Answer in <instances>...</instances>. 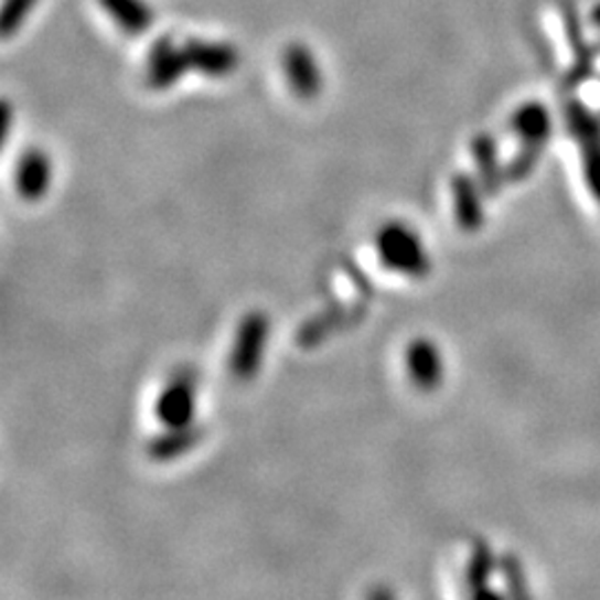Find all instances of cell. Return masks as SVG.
<instances>
[{
	"label": "cell",
	"mask_w": 600,
	"mask_h": 600,
	"mask_svg": "<svg viewBox=\"0 0 600 600\" xmlns=\"http://www.w3.org/2000/svg\"><path fill=\"white\" fill-rule=\"evenodd\" d=\"M376 249L387 269L411 278H422L431 271L429 254L422 249L418 234L403 223L385 225L376 238Z\"/></svg>",
	"instance_id": "6da1fadb"
},
{
	"label": "cell",
	"mask_w": 600,
	"mask_h": 600,
	"mask_svg": "<svg viewBox=\"0 0 600 600\" xmlns=\"http://www.w3.org/2000/svg\"><path fill=\"white\" fill-rule=\"evenodd\" d=\"M567 127L571 129L582 159L585 181L591 196L600 203V122L576 100L565 105Z\"/></svg>",
	"instance_id": "7a4b0ae2"
},
{
	"label": "cell",
	"mask_w": 600,
	"mask_h": 600,
	"mask_svg": "<svg viewBox=\"0 0 600 600\" xmlns=\"http://www.w3.org/2000/svg\"><path fill=\"white\" fill-rule=\"evenodd\" d=\"M267 339H269V319L262 312L247 314L238 328L236 343L229 356V369L238 381L256 378L262 363V350Z\"/></svg>",
	"instance_id": "3957f363"
},
{
	"label": "cell",
	"mask_w": 600,
	"mask_h": 600,
	"mask_svg": "<svg viewBox=\"0 0 600 600\" xmlns=\"http://www.w3.org/2000/svg\"><path fill=\"white\" fill-rule=\"evenodd\" d=\"M196 385L199 376L190 367H183L172 376L157 400V416L165 427L192 425L196 414Z\"/></svg>",
	"instance_id": "277c9868"
},
{
	"label": "cell",
	"mask_w": 600,
	"mask_h": 600,
	"mask_svg": "<svg viewBox=\"0 0 600 600\" xmlns=\"http://www.w3.org/2000/svg\"><path fill=\"white\" fill-rule=\"evenodd\" d=\"M282 69L298 98H317L323 89V72L306 43H289L282 52Z\"/></svg>",
	"instance_id": "5b68a950"
},
{
	"label": "cell",
	"mask_w": 600,
	"mask_h": 600,
	"mask_svg": "<svg viewBox=\"0 0 600 600\" xmlns=\"http://www.w3.org/2000/svg\"><path fill=\"white\" fill-rule=\"evenodd\" d=\"M190 61L185 56L183 45H176L172 36H161L147 58V85L152 89H170L174 87L188 72Z\"/></svg>",
	"instance_id": "8992f818"
},
{
	"label": "cell",
	"mask_w": 600,
	"mask_h": 600,
	"mask_svg": "<svg viewBox=\"0 0 600 600\" xmlns=\"http://www.w3.org/2000/svg\"><path fill=\"white\" fill-rule=\"evenodd\" d=\"M190 67L210 78H225L238 69L240 54L234 45L223 41L188 39L183 43Z\"/></svg>",
	"instance_id": "52a82bcc"
},
{
	"label": "cell",
	"mask_w": 600,
	"mask_h": 600,
	"mask_svg": "<svg viewBox=\"0 0 600 600\" xmlns=\"http://www.w3.org/2000/svg\"><path fill=\"white\" fill-rule=\"evenodd\" d=\"M365 306H330L323 314L310 319L303 328L298 330L296 334V343L306 350H312L321 343H325L334 332H343L350 330L354 325H358L365 319Z\"/></svg>",
	"instance_id": "ba28073f"
},
{
	"label": "cell",
	"mask_w": 600,
	"mask_h": 600,
	"mask_svg": "<svg viewBox=\"0 0 600 600\" xmlns=\"http://www.w3.org/2000/svg\"><path fill=\"white\" fill-rule=\"evenodd\" d=\"M452 196H454L457 223L461 225V229L468 234L481 232L485 225V205H483L485 192L481 183L474 176L459 172L452 179Z\"/></svg>",
	"instance_id": "9c48e42d"
},
{
	"label": "cell",
	"mask_w": 600,
	"mask_h": 600,
	"mask_svg": "<svg viewBox=\"0 0 600 600\" xmlns=\"http://www.w3.org/2000/svg\"><path fill=\"white\" fill-rule=\"evenodd\" d=\"M405 363L409 378L420 392H433L442 383V356L431 341L427 339L414 341L407 347Z\"/></svg>",
	"instance_id": "30bf717a"
},
{
	"label": "cell",
	"mask_w": 600,
	"mask_h": 600,
	"mask_svg": "<svg viewBox=\"0 0 600 600\" xmlns=\"http://www.w3.org/2000/svg\"><path fill=\"white\" fill-rule=\"evenodd\" d=\"M510 129L518 136L521 147L543 152L551 136V118L547 107L540 103L521 105L510 118Z\"/></svg>",
	"instance_id": "8fae6325"
},
{
	"label": "cell",
	"mask_w": 600,
	"mask_h": 600,
	"mask_svg": "<svg viewBox=\"0 0 600 600\" xmlns=\"http://www.w3.org/2000/svg\"><path fill=\"white\" fill-rule=\"evenodd\" d=\"M52 183V161L43 149H28L17 168V190L19 194L34 203L41 201Z\"/></svg>",
	"instance_id": "7c38bea8"
},
{
	"label": "cell",
	"mask_w": 600,
	"mask_h": 600,
	"mask_svg": "<svg viewBox=\"0 0 600 600\" xmlns=\"http://www.w3.org/2000/svg\"><path fill=\"white\" fill-rule=\"evenodd\" d=\"M203 427L199 425H183V427H168L165 433H159L152 438V442L147 444V454L152 457L159 463L174 461L183 454H188L190 449H194L203 440Z\"/></svg>",
	"instance_id": "4fadbf2b"
},
{
	"label": "cell",
	"mask_w": 600,
	"mask_h": 600,
	"mask_svg": "<svg viewBox=\"0 0 600 600\" xmlns=\"http://www.w3.org/2000/svg\"><path fill=\"white\" fill-rule=\"evenodd\" d=\"M472 154L479 170V183L485 196H499L507 179H505V168H501V161H499L496 140L490 133H479L472 142Z\"/></svg>",
	"instance_id": "5bb4252c"
},
{
	"label": "cell",
	"mask_w": 600,
	"mask_h": 600,
	"mask_svg": "<svg viewBox=\"0 0 600 600\" xmlns=\"http://www.w3.org/2000/svg\"><path fill=\"white\" fill-rule=\"evenodd\" d=\"M103 12L127 34L138 36L154 25V10L147 0H98Z\"/></svg>",
	"instance_id": "9a60e30c"
},
{
	"label": "cell",
	"mask_w": 600,
	"mask_h": 600,
	"mask_svg": "<svg viewBox=\"0 0 600 600\" xmlns=\"http://www.w3.org/2000/svg\"><path fill=\"white\" fill-rule=\"evenodd\" d=\"M494 551L490 547L488 540H476L472 556H470V565H468V574H465V582L472 596H492V598H501V593L488 589L490 576L494 571Z\"/></svg>",
	"instance_id": "2e32d148"
},
{
	"label": "cell",
	"mask_w": 600,
	"mask_h": 600,
	"mask_svg": "<svg viewBox=\"0 0 600 600\" xmlns=\"http://www.w3.org/2000/svg\"><path fill=\"white\" fill-rule=\"evenodd\" d=\"M499 569H501L512 596H516V598H527L529 596L525 567H523V562H521V558L516 554H503L499 558Z\"/></svg>",
	"instance_id": "e0dca14e"
},
{
	"label": "cell",
	"mask_w": 600,
	"mask_h": 600,
	"mask_svg": "<svg viewBox=\"0 0 600 600\" xmlns=\"http://www.w3.org/2000/svg\"><path fill=\"white\" fill-rule=\"evenodd\" d=\"M39 0H6L3 6V17H0V32H3V39H10L21 30V25L28 21L30 12Z\"/></svg>",
	"instance_id": "ac0fdd59"
},
{
	"label": "cell",
	"mask_w": 600,
	"mask_h": 600,
	"mask_svg": "<svg viewBox=\"0 0 600 600\" xmlns=\"http://www.w3.org/2000/svg\"><path fill=\"white\" fill-rule=\"evenodd\" d=\"M345 269H347V274L352 276V282L358 287L361 296H363V298H372V296H374V287L369 285L367 276H365V274H363L358 267H354L350 260L345 262Z\"/></svg>",
	"instance_id": "d6986e66"
}]
</instances>
